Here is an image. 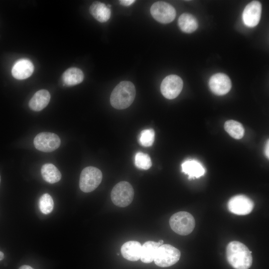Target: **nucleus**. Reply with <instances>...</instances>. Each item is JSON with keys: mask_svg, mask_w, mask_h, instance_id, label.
<instances>
[{"mask_svg": "<svg viewBox=\"0 0 269 269\" xmlns=\"http://www.w3.org/2000/svg\"><path fill=\"white\" fill-rule=\"evenodd\" d=\"M160 246L158 242L147 241L141 246L140 259L144 263H150L154 259L157 248Z\"/></svg>", "mask_w": 269, "mask_h": 269, "instance_id": "aec40b11", "label": "nucleus"}, {"mask_svg": "<svg viewBox=\"0 0 269 269\" xmlns=\"http://www.w3.org/2000/svg\"><path fill=\"white\" fill-rule=\"evenodd\" d=\"M155 133L153 129H148L142 130L138 138L139 143L145 147L152 145L154 140Z\"/></svg>", "mask_w": 269, "mask_h": 269, "instance_id": "393cba45", "label": "nucleus"}, {"mask_svg": "<svg viewBox=\"0 0 269 269\" xmlns=\"http://www.w3.org/2000/svg\"><path fill=\"white\" fill-rule=\"evenodd\" d=\"M41 172L44 180L50 183H56L61 178V174L59 170L51 163H46L43 165Z\"/></svg>", "mask_w": 269, "mask_h": 269, "instance_id": "412c9836", "label": "nucleus"}, {"mask_svg": "<svg viewBox=\"0 0 269 269\" xmlns=\"http://www.w3.org/2000/svg\"><path fill=\"white\" fill-rule=\"evenodd\" d=\"M182 171L188 175L189 179L204 175L205 169L198 161L194 159L185 161L181 165Z\"/></svg>", "mask_w": 269, "mask_h": 269, "instance_id": "f3484780", "label": "nucleus"}, {"mask_svg": "<svg viewBox=\"0 0 269 269\" xmlns=\"http://www.w3.org/2000/svg\"><path fill=\"white\" fill-rule=\"evenodd\" d=\"M134 164L139 169L147 170L152 165L149 156L142 152H137L134 156Z\"/></svg>", "mask_w": 269, "mask_h": 269, "instance_id": "5701e85b", "label": "nucleus"}, {"mask_svg": "<svg viewBox=\"0 0 269 269\" xmlns=\"http://www.w3.org/2000/svg\"><path fill=\"white\" fill-rule=\"evenodd\" d=\"M135 96V89L134 84L130 81H122L113 90L110 96V103L116 109H125L133 103Z\"/></svg>", "mask_w": 269, "mask_h": 269, "instance_id": "f03ea898", "label": "nucleus"}, {"mask_svg": "<svg viewBox=\"0 0 269 269\" xmlns=\"http://www.w3.org/2000/svg\"><path fill=\"white\" fill-rule=\"evenodd\" d=\"M178 24L184 32L190 33L195 31L198 26L196 18L189 13H183L178 18Z\"/></svg>", "mask_w": 269, "mask_h": 269, "instance_id": "6ab92c4d", "label": "nucleus"}, {"mask_svg": "<svg viewBox=\"0 0 269 269\" xmlns=\"http://www.w3.org/2000/svg\"><path fill=\"white\" fill-rule=\"evenodd\" d=\"M89 11L91 15L98 21L105 22L111 17V10L105 3L96 1L90 6Z\"/></svg>", "mask_w": 269, "mask_h": 269, "instance_id": "dca6fc26", "label": "nucleus"}, {"mask_svg": "<svg viewBox=\"0 0 269 269\" xmlns=\"http://www.w3.org/2000/svg\"><path fill=\"white\" fill-rule=\"evenodd\" d=\"M50 100L49 92L45 89L37 91L29 102V108L34 111H40L45 108Z\"/></svg>", "mask_w": 269, "mask_h": 269, "instance_id": "2eb2a0df", "label": "nucleus"}, {"mask_svg": "<svg viewBox=\"0 0 269 269\" xmlns=\"http://www.w3.org/2000/svg\"><path fill=\"white\" fill-rule=\"evenodd\" d=\"M62 79L66 85L74 86L83 81L84 74L81 69L76 67H71L63 73Z\"/></svg>", "mask_w": 269, "mask_h": 269, "instance_id": "a211bd4d", "label": "nucleus"}, {"mask_svg": "<svg viewBox=\"0 0 269 269\" xmlns=\"http://www.w3.org/2000/svg\"></svg>", "mask_w": 269, "mask_h": 269, "instance_id": "7c9ffc66", "label": "nucleus"}, {"mask_svg": "<svg viewBox=\"0 0 269 269\" xmlns=\"http://www.w3.org/2000/svg\"><path fill=\"white\" fill-rule=\"evenodd\" d=\"M150 13L156 20L165 24L172 22L176 16L175 8L164 1L154 2L150 7Z\"/></svg>", "mask_w": 269, "mask_h": 269, "instance_id": "6e6552de", "label": "nucleus"}, {"mask_svg": "<svg viewBox=\"0 0 269 269\" xmlns=\"http://www.w3.org/2000/svg\"><path fill=\"white\" fill-rule=\"evenodd\" d=\"M39 203L40 211L44 214L51 213L53 209V199L48 193H45L40 197Z\"/></svg>", "mask_w": 269, "mask_h": 269, "instance_id": "b1692460", "label": "nucleus"}, {"mask_svg": "<svg viewBox=\"0 0 269 269\" xmlns=\"http://www.w3.org/2000/svg\"><path fill=\"white\" fill-rule=\"evenodd\" d=\"M224 129L230 136L235 139H241L244 136V128L241 123L237 121H226L224 124Z\"/></svg>", "mask_w": 269, "mask_h": 269, "instance_id": "4be33fe9", "label": "nucleus"}, {"mask_svg": "<svg viewBox=\"0 0 269 269\" xmlns=\"http://www.w3.org/2000/svg\"><path fill=\"white\" fill-rule=\"evenodd\" d=\"M134 196V190L132 185L127 181L118 183L113 188L111 198L116 206L125 207L129 205Z\"/></svg>", "mask_w": 269, "mask_h": 269, "instance_id": "20e7f679", "label": "nucleus"}, {"mask_svg": "<svg viewBox=\"0 0 269 269\" xmlns=\"http://www.w3.org/2000/svg\"><path fill=\"white\" fill-rule=\"evenodd\" d=\"M102 177V172L99 169L93 166L85 167L80 176V189L86 193L94 191L101 183Z\"/></svg>", "mask_w": 269, "mask_h": 269, "instance_id": "39448f33", "label": "nucleus"}, {"mask_svg": "<svg viewBox=\"0 0 269 269\" xmlns=\"http://www.w3.org/2000/svg\"><path fill=\"white\" fill-rule=\"evenodd\" d=\"M227 206L231 213L238 215H245L252 212L254 203L248 197L244 195H237L229 200Z\"/></svg>", "mask_w": 269, "mask_h": 269, "instance_id": "9d476101", "label": "nucleus"}, {"mask_svg": "<svg viewBox=\"0 0 269 269\" xmlns=\"http://www.w3.org/2000/svg\"><path fill=\"white\" fill-rule=\"evenodd\" d=\"M121 251L123 257L126 260L136 261L140 258L141 245L137 241H128L123 245Z\"/></svg>", "mask_w": 269, "mask_h": 269, "instance_id": "4468645a", "label": "nucleus"}, {"mask_svg": "<svg viewBox=\"0 0 269 269\" xmlns=\"http://www.w3.org/2000/svg\"><path fill=\"white\" fill-rule=\"evenodd\" d=\"M4 258V254L3 253L0 251V261L2 260Z\"/></svg>", "mask_w": 269, "mask_h": 269, "instance_id": "c85d7f7f", "label": "nucleus"}, {"mask_svg": "<svg viewBox=\"0 0 269 269\" xmlns=\"http://www.w3.org/2000/svg\"><path fill=\"white\" fill-rule=\"evenodd\" d=\"M135 0H120V3L124 6H129L133 4Z\"/></svg>", "mask_w": 269, "mask_h": 269, "instance_id": "a878e982", "label": "nucleus"}, {"mask_svg": "<svg viewBox=\"0 0 269 269\" xmlns=\"http://www.w3.org/2000/svg\"><path fill=\"white\" fill-rule=\"evenodd\" d=\"M251 254L246 245L238 241L230 242L226 249L227 260L235 269H249L253 262Z\"/></svg>", "mask_w": 269, "mask_h": 269, "instance_id": "f257e3e1", "label": "nucleus"}, {"mask_svg": "<svg viewBox=\"0 0 269 269\" xmlns=\"http://www.w3.org/2000/svg\"><path fill=\"white\" fill-rule=\"evenodd\" d=\"M269 140H268L267 143L266 145V148H265V153L268 158H269Z\"/></svg>", "mask_w": 269, "mask_h": 269, "instance_id": "bb28decb", "label": "nucleus"}, {"mask_svg": "<svg viewBox=\"0 0 269 269\" xmlns=\"http://www.w3.org/2000/svg\"><path fill=\"white\" fill-rule=\"evenodd\" d=\"M171 229L180 235H187L193 230L195 222L193 216L186 211H180L171 216L169 219Z\"/></svg>", "mask_w": 269, "mask_h": 269, "instance_id": "7ed1b4c3", "label": "nucleus"}, {"mask_svg": "<svg viewBox=\"0 0 269 269\" xmlns=\"http://www.w3.org/2000/svg\"><path fill=\"white\" fill-rule=\"evenodd\" d=\"M34 71L32 63L26 59H21L13 65L11 73L13 77L18 80L25 79L30 77Z\"/></svg>", "mask_w": 269, "mask_h": 269, "instance_id": "ddd939ff", "label": "nucleus"}, {"mask_svg": "<svg viewBox=\"0 0 269 269\" xmlns=\"http://www.w3.org/2000/svg\"><path fill=\"white\" fill-rule=\"evenodd\" d=\"M183 81L176 75H170L162 81L160 90L162 95L168 99H173L180 93L183 88Z\"/></svg>", "mask_w": 269, "mask_h": 269, "instance_id": "1a4fd4ad", "label": "nucleus"}, {"mask_svg": "<svg viewBox=\"0 0 269 269\" xmlns=\"http://www.w3.org/2000/svg\"><path fill=\"white\" fill-rule=\"evenodd\" d=\"M262 13V5L256 0L248 3L245 7L242 14L244 24L250 27L256 26L259 22Z\"/></svg>", "mask_w": 269, "mask_h": 269, "instance_id": "f8f14e48", "label": "nucleus"}, {"mask_svg": "<svg viewBox=\"0 0 269 269\" xmlns=\"http://www.w3.org/2000/svg\"><path fill=\"white\" fill-rule=\"evenodd\" d=\"M158 243L160 245H162L163 243V241L162 240H160L158 241Z\"/></svg>", "mask_w": 269, "mask_h": 269, "instance_id": "c756f323", "label": "nucleus"}, {"mask_svg": "<svg viewBox=\"0 0 269 269\" xmlns=\"http://www.w3.org/2000/svg\"><path fill=\"white\" fill-rule=\"evenodd\" d=\"M209 85L211 91L219 96L226 94L232 87L230 79L224 73H217L212 76L209 80Z\"/></svg>", "mask_w": 269, "mask_h": 269, "instance_id": "9b49d317", "label": "nucleus"}, {"mask_svg": "<svg viewBox=\"0 0 269 269\" xmlns=\"http://www.w3.org/2000/svg\"><path fill=\"white\" fill-rule=\"evenodd\" d=\"M19 269H34L31 267L27 265H23L21 266Z\"/></svg>", "mask_w": 269, "mask_h": 269, "instance_id": "cd10ccee", "label": "nucleus"}, {"mask_svg": "<svg viewBox=\"0 0 269 269\" xmlns=\"http://www.w3.org/2000/svg\"><path fill=\"white\" fill-rule=\"evenodd\" d=\"M33 143L37 150L45 152H49L56 150L59 147L61 140L55 134L42 132L35 136Z\"/></svg>", "mask_w": 269, "mask_h": 269, "instance_id": "0eeeda50", "label": "nucleus"}, {"mask_svg": "<svg viewBox=\"0 0 269 269\" xmlns=\"http://www.w3.org/2000/svg\"><path fill=\"white\" fill-rule=\"evenodd\" d=\"M180 252L169 244H162L157 249L154 263L160 267H168L176 264L180 258Z\"/></svg>", "mask_w": 269, "mask_h": 269, "instance_id": "423d86ee", "label": "nucleus"}]
</instances>
